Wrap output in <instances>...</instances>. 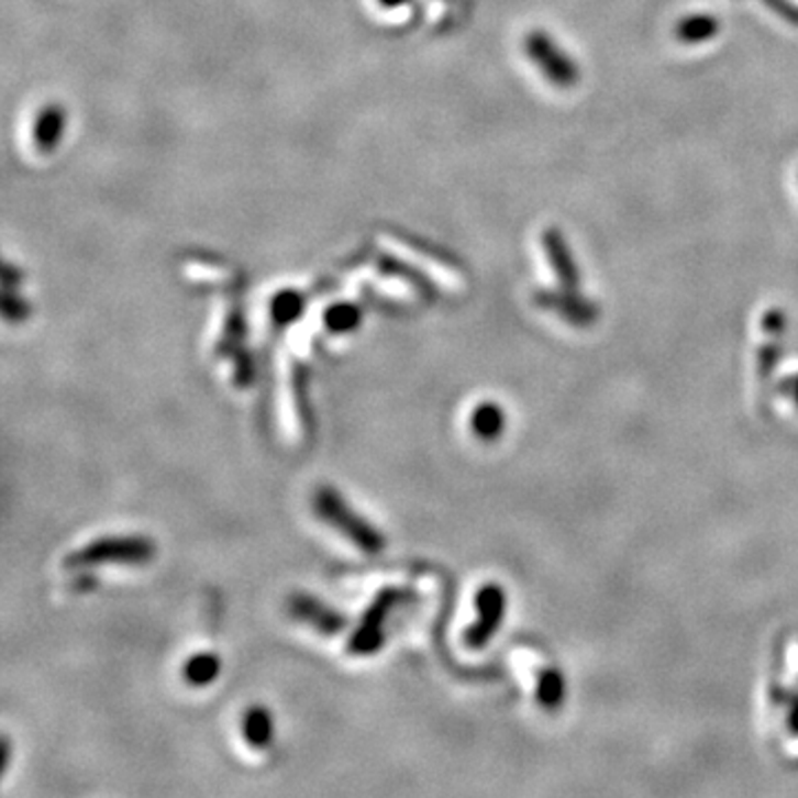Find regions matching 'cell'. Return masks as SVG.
Here are the masks:
<instances>
[{
    "label": "cell",
    "instance_id": "ba28073f",
    "mask_svg": "<svg viewBox=\"0 0 798 798\" xmlns=\"http://www.w3.org/2000/svg\"><path fill=\"white\" fill-rule=\"evenodd\" d=\"M242 736L253 750H269L276 739V721L269 708L251 706L242 714Z\"/></svg>",
    "mask_w": 798,
    "mask_h": 798
},
{
    "label": "cell",
    "instance_id": "4fadbf2b",
    "mask_svg": "<svg viewBox=\"0 0 798 798\" xmlns=\"http://www.w3.org/2000/svg\"><path fill=\"white\" fill-rule=\"evenodd\" d=\"M302 311V300L296 293H280L274 300V320L278 324H289L298 318V313Z\"/></svg>",
    "mask_w": 798,
    "mask_h": 798
},
{
    "label": "cell",
    "instance_id": "30bf717a",
    "mask_svg": "<svg viewBox=\"0 0 798 798\" xmlns=\"http://www.w3.org/2000/svg\"><path fill=\"white\" fill-rule=\"evenodd\" d=\"M220 670H222V661L215 652H196L187 658L182 675L189 686L207 688L218 681Z\"/></svg>",
    "mask_w": 798,
    "mask_h": 798
},
{
    "label": "cell",
    "instance_id": "6da1fadb",
    "mask_svg": "<svg viewBox=\"0 0 798 798\" xmlns=\"http://www.w3.org/2000/svg\"><path fill=\"white\" fill-rule=\"evenodd\" d=\"M313 510L326 525L337 530L344 540H348L362 553L379 555L384 551L386 540L381 530L364 519L357 510H353L340 490L331 486L318 488L313 497Z\"/></svg>",
    "mask_w": 798,
    "mask_h": 798
},
{
    "label": "cell",
    "instance_id": "52a82bcc",
    "mask_svg": "<svg viewBox=\"0 0 798 798\" xmlns=\"http://www.w3.org/2000/svg\"><path fill=\"white\" fill-rule=\"evenodd\" d=\"M542 246H544V253L553 266L557 280L566 289H575L579 282V271H577V262L570 253V244L566 242L564 233L557 226H548L542 235Z\"/></svg>",
    "mask_w": 798,
    "mask_h": 798
},
{
    "label": "cell",
    "instance_id": "5b68a950",
    "mask_svg": "<svg viewBox=\"0 0 798 798\" xmlns=\"http://www.w3.org/2000/svg\"><path fill=\"white\" fill-rule=\"evenodd\" d=\"M289 610L298 621L307 623L309 628L322 634H337L346 628V617L340 610L331 608L322 599L311 597L307 592L293 595L289 599Z\"/></svg>",
    "mask_w": 798,
    "mask_h": 798
},
{
    "label": "cell",
    "instance_id": "3957f363",
    "mask_svg": "<svg viewBox=\"0 0 798 798\" xmlns=\"http://www.w3.org/2000/svg\"><path fill=\"white\" fill-rule=\"evenodd\" d=\"M523 49L530 63H535V67L551 85L559 89H570L581 80V69L577 60L544 30L528 32Z\"/></svg>",
    "mask_w": 798,
    "mask_h": 798
},
{
    "label": "cell",
    "instance_id": "277c9868",
    "mask_svg": "<svg viewBox=\"0 0 798 798\" xmlns=\"http://www.w3.org/2000/svg\"><path fill=\"white\" fill-rule=\"evenodd\" d=\"M407 601H409L407 590H397V588L381 590L375 597V601L368 606V610L364 612L357 630L353 632V636L348 641V650L359 656L377 652L386 641L388 619L392 617V612L397 608H402Z\"/></svg>",
    "mask_w": 798,
    "mask_h": 798
},
{
    "label": "cell",
    "instance_id": "8fae6325",
    "mask_svg": "<svg viewBox=\"0 0 798 798\" xmlns=\"http://www.w3.org/2000/svg\"><path fill=\"white\" fill-rule=\"evenodd\" d=\"M470 426L473 431L484 437V440H492L501 433L503 426V415L499 411V407L495 404H481L475 409L473 418H470Z\"/></svg>",
    "mask_w": 798,
    "mask_h": 798
},
{
    "label": "cell",
    "instance_id": "9c48e42d",
    "mask_svg": "<svg viewBox=\"0 0 798 798\" xmlns=\"http://www.w3.org/2000/svg\"><path fill=\"white\" fill-rule=\"evenodd\" d=\"M719 30H721V23H719L717 16H712V14H688L677 23L675 36L684 45H703V43L714 41Z\"/></svg>",
    "mask_w": 798,
    "mask_h": 798
},
{
    "label": "cell",
    "instance_id": "7a4b0ae2",
    "mask_svg": "<svg viewBox=\"0 0 798 798\" xmlns=\"http://www.w3.org/2000/svg\"><path fill=\"white\" fill-rule=\"evenodd\" d=\"M156 557V544L149 537L131 535V537H102L96 540L74 555L67 557V566L71 568H89L100 564H147Z\"/></svg>",
    "mask_w": 798,
    "mask_h": 798
},
{
    "label": "cell",
    "instance_id": "8992f818",
    "mask_svg": "<svg viewBox=\"0 0 798 798\" xmlns=\"http://www.w3.org/2000/svg\"><path fill=\"white\" fill-rule=\"evenodd\" d=\"M477 610H479V619L466 632V641L473 647H481L490 639V634L499 628V621L503 614V592L497 586L488 584L477 595Z\"/></svg>",
    "mask_w": 798,
    "mask_h": 798
},
{
    "label": "cell",
    "instance_id": "7c38bea8",
    "mask_svg": "<svg viewBox=\"0 0 798 798\" xmlns=\"http://www.w3.org/2000/svg\"><path fill=\"white\" fill-rule=\"evenodd\" d=\"M324 322L333 333H348V331L357 329L359 311L355 307H348V304H337V307L326 311Z\"/></svg>",
    "mask_w": 798,
    "mask_h": 798
}]
</instances>
